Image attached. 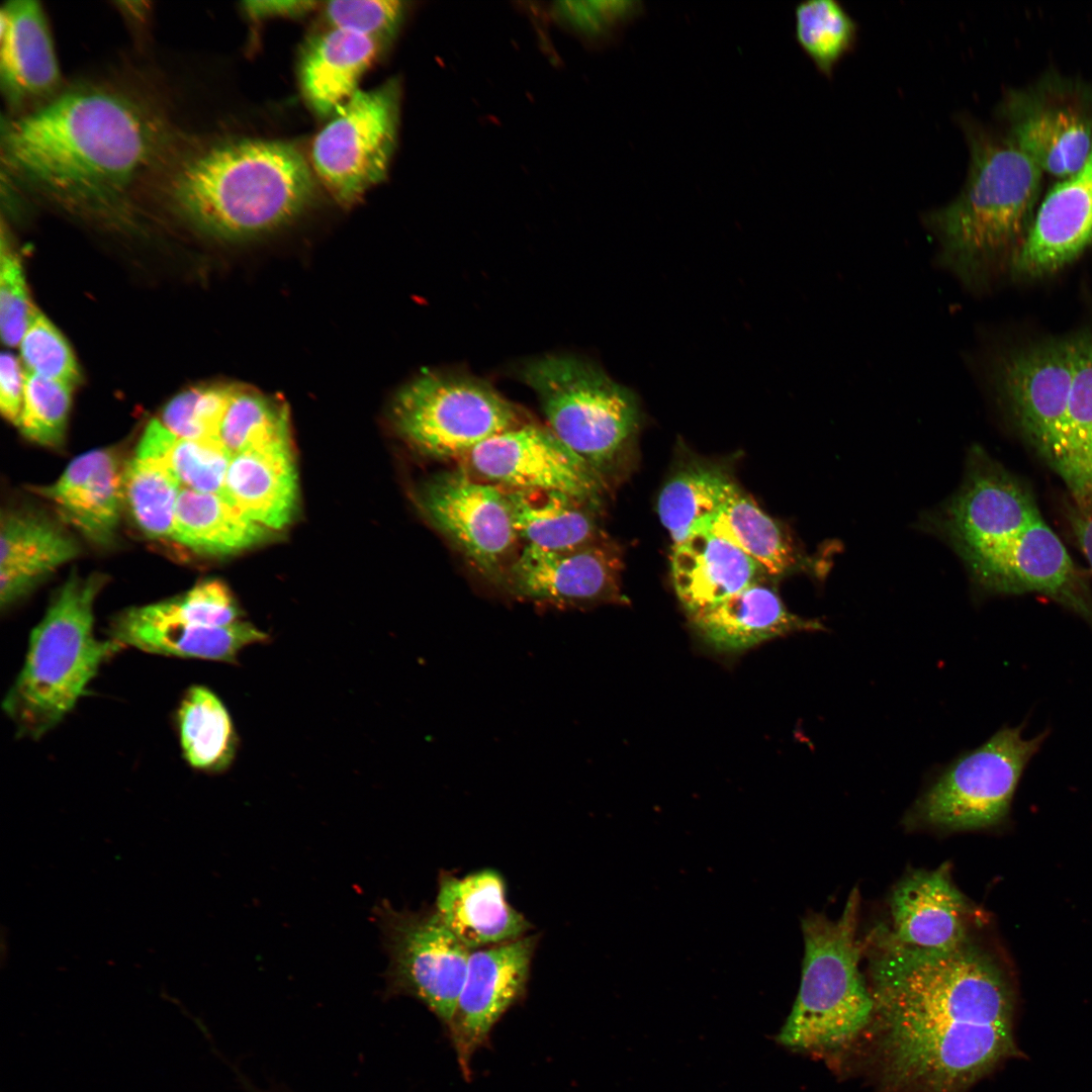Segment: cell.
<instances>
[{
    "label": "cell",
    "instance_id": "14",
    "mask_svg": "<svg viewBox=\"0 0 1092 1092\" xmlns=\"http://www.w3.org/2000/svg\"><path fill=\"white\" fill-rule=\"evenodd\" d=\"M1040 518L1029 487L977 447L960 491L929 526L973 570Z\"/></svg>",
    "mask_w": 1092,
    "mask_h": 1092
},
{
    "label": "cell",
    "instance_id": "40",
    "mask_svg": "<svg viewBox=\"0 0 1092 1092\" xmlns=\"http://www.w3.org/2000/svg\"><path fill=\"white\" fill-rule=\"evenodd\" d=\"M136 608L150 619L206 627L231 625L242 621L243 615L230 588L218 579L204 580L182 595Z\"/></svg>",
    "mask_w": 1092,
    "mask_h": 1092
},
{
    "label": "cell",
    "instance_id": "21",
    "mask_svg": "<svg viewBox=\"0 0 1092 1092\" xmlns=\"http://www.w3.org/2000/svg\"><path fill=\"white\" fill-rule=\"evenodd\" d=\"M688 617L698 640L712 652L726 656L793 633L825 629L819 620L791 613L763 580Z\"/></svg>",
    "mask_w": 1092,
    "mask_h": 1092
},
{
    "label": "cell",
    "instance_id": "2",
    "mask_svg": "<svg viewBox=\"0 0 1092 1092\" xmlns=\"http://www.w3.org/2000/svg\"><path fill=\"white\" fill-rule=\"evenodd\" d=\"M9 167L69 205L117 200L159 143L154 120L135 103L99 89L69 91L11 122L3 138Z\"/></svg>",
    "mask_w": 1092,
    "mask_h": 1092
},
{
    "label": "cell",
    "instance_id": "25",
    "mask_svg": "<svg viewBox=\"0 0 1092 1092\" xmlns=\"http://www.w3.org/2000/svg\"><path fill=\"white\" fill-rule=\"evenodd\" d=\"M220 494L250 519L273 532L289 525L298 505V477L291 439H281L234 455Z\"/></svg>",
    "mask_w": 1092,
    "mask_h": 1092
},
{
    "label": "cell",
    "instance_id": "13",
    "mask_svg": "<svg viewBox=\"0 0 1092 1092\" xmlns=\"http://www.w3.org/2000/svg\"><path fill=\"white\" fill-rule=\"evenodd\" d=\"M377 916L389 958L388 993L418 999L448 1025L471 950L443 924L433 907L395 910L385 902Z\"/></svg>",
    "mask_w": 1092,
    "mask_h": 1092
},
{
    "label": "cell",
    "instance_id": "3",
    "mask_svg": "<svg viewBox=\"0 0 1092 1092\" xmlns=\"http://www.w3.org/2000/svg\"><path fill=\"white\" fill-rule=\"evenodd\" d=\"M970 167L964 188L925 223L942 266L978 287L1023 244L1032 223L1041 169L1007 138L969 127Z\"/></svg>",
    "mask_w": 1092,
    "mask_h": 1092
},
{
    "label": "cell",
    "instance_id": "46",
    "mask_svg": "<svg viewBox=\"0 0 1092 1092\" xmlns=\"http://www.w3.org/2000/svg\"><path fill=\"white\" fill-rule=\"evenodd\" d=\"M641 9L633 1H586L559 3L557 11L576 29L598 36L622 26Z\"/></svg>",
    "mask_w": 1092,
    "mask_h": 1092
},
{
    "label": "cell",
    "instance_id": "6",
    "mask_svg": "<svg viewBox=\"0 0 1092 1092\" xmlns=\"http://www.w3.org/2000/svg\"><path fill=\"white\" fill-rule=\"evenodd\" d=\"M104 577L72 573L32 629L25 659L2 708L19 737L38 740L74 709L101 666L124 647L94 633Z\"/></svg>",
    "mask_w": 1092,
    "mask_h": 1092
},
{
    "label": "cell",
    "instance_id": "20",
    "mask_svg": "<svg viewBox=\"0 0 1092 1092\" xmlns=\"http://www.w3.org/2000/svg\"><path fill=\"white\" fill-rule=\"evenodd\" d=\"M893 929L898 942L946 951L970 939V908L950 877L947 863L906 875L890 896Z\"/></svg>",
    "mask_w": 1092,
    "mask_h": 1092
},
{
    "label": "cell",
    "instance_id": "49",
    "mask_svg": "<svg viewBox=\"0 0 1092 1092\" xmlns=\"http://www.w3.org/2000/svg\"><path fill=\"white\" fill-rule=\"evenodd\" d=\"M1068 519L1077 543L1092 570V511L1081 512L1071 506L1068 509Z\"/></svg>",
    "mask_w": 1092,
    "mask_h": 1092
},
{
    "label": "cell",
    "instance_id": "38",
    "mask_svg": "<svg viewBox=\"0 0 1092 1092\" xmlns=\"http://www.w3.org/2000/svg\"><path fill=\"white\" fill-rule=\"evenodd\" d=\"M285 438H290L286 405L254 389L233 385L218 434L232 457Z\"/></svg>",
    "mask_w": 1092,
    "mask_h": 1092
},
{
    "label": "cell",
    "instance_id": "11",
    "mask_svg": "<svg viewBox=\"0 0 1092 1092\" xmlns=\"http://www.w3.org/2000/svg\"><path fill=\"white\" fill-rule=\"evenodd\" d=\"M1076 345V334L1043 340L1008 352L994 369L996 388L1014 426L1062 480Z\"/></svg>",
    "mask_w": 1092,
    "mask_h": 1092
},
{
    "label": "cell",
    "instance_id": "48",
    "mask_svg": "<svg viewBox=\"0 0 1092 1092\" xmlns=\"http://www.w3.org/2000/svg\"><path fill=\"white\" fill-rule=\"evenodd\" d=\"M318 3L315 1H247L244 2V10L249 16L256 19L284 16H300L308 13Z\"/></svg>",
    "mask_w": 1092,
    "mask_h": 1092
},
{
    "label": "cell",
    "instance_id": "19",
    "mask_svg": "<svg viewBox=\"0 0 1092 1092\" xmlns=\"http://www.w3.org/2000/svg\"><path fill=\"white\" fill-rule=\"evenodd\" d=\"M1092 246V149L1084 165L1045 195L1028 234L1010 261L1013 275L1053 274Z\"/></svg>",
    "mask_w": 1092,
    "mask_h": 1092
},
{
    "label": "cell",
    "instance_id": "27",
    "mask_svg": "<svg viewBox=\"0 0 1092 1092\" xmlns=\"http://www.w3.org/2000/svg\"><path fill=\"white\" fill-rule=\"evenodd\" d=\"M0 607L9 609L46 576L79 553L76 541L47 518L32 513L2 515Z\"/></svg>",
    "mask_w": 1092,
    "mask_h": 1092
},
{
    "label": "cell",
    "instance_id": "15",
    "mask_svg": "<svg viewBox=\"0 0 1092 1092\" xmlns=\"http://www.w3.org/2000/svg\"><path fill=\"white\" fill-rule=\"evenodd\" d=\"M1008 135L1040 169L1060 178L1077 172L1092 149V88L1048 77L1010 91L1001 105Z\"/></svg>",
    "mask_w": 1092,
    "mask_h": 1092
},
{
    "label": "cell",
    "instance_id": "1",
    "mask_svg": "<svg viewBox=\"0 0 1092 1092\" xmlns=\"http://www.w3.org/2000/svg\"><path fill=\"white\" fill-rule=\"evenodd\" d=\"M875 940L873 1020L850 1067L874 1092H968L1016 1053L1012 988L984 948L922 949L887 931Z\"/></svg>",
    "mask_w": 1092,
    "mask_h": 1092
},
{
    "label": "cell",
    "instance_id": "37",
    "mask_svg": "<svg viewBox=\"0 0 1092 1092\" xmlns=\"http://www.w3.org/2000/svg\"><path fill=\"white\" fill-rule=\"evenodd\" d=\"M181 485L155 460L134 456L122 470V492L139 529L152 539H171Z\"/></svg>",
    "mask_w": 1092,
    "mask_h": 1092
},
{
    "label": "cell",
    "instance_id": "9",
    "mask_svg": "<svg viewBox=\"0 0 1092 1092\" xmlns=\"http://www.w3.org/2000/svg\"><path fill=\"white\" fill-rule=\"evenodd\" d=\"M1046 737H1025L1005 727L980 747L961 755L921 795L912 817L947 830H973L1000 823L1008 814L1020 777Z\"/></svg>",
    "mask_w": 1092,
    "mask_h": 1092
},
{
    "label": "cell",
    "instance_id": "28",
    "mask_svg": "<svg viewBox=\"0 0 1092 1092\" xmlns=\"http://www.w3.org/2000/svg\"><path fill=\"white\" fill-rule=\"evenodd\" d=\"M0 23V75L7 95L23 101L52 93L60 71L39 4L9 1L1 8Z\"/></svg>",
    "mask_w": 1092,
    "mask_h": 1092
},
{
    "label": "cell",
    "instance_id": "47",
    "mask_svg": "<svg viewBox=\"0 0 1092 1092\" xmlns=\"http://www.w3.org/2000/svg\"><path fill=\"white\" fill-rule=\"evenodd\" d=\"M25 371L19 360L10 352L0 358V410L3 417L18 425L23 405Z\"/></svg>",
    "mask_w": 1092,
    "mask_h": 1092
},
{
    "label": "cell",
    "instance_id": "5",
    "mask_svg": "<svg viewBox=\"0 0 1092 1092\" xmlns=\"http://www.w3.org/2000/svg\"><path fill=\"white\" fill-rule=\"evenodd\" d=\"M859 892L853 889L841 915L809 913L801 921L804 959L799 992L777 1035L786 1049L822 1060L844 1075L856 1057L874 1014L859 970Z\"/></svg>",
    "mask_w": 1092,
    "mask_h": 1092
},
{
    "label": "cell",
    "instance_id": "34",
    "mask_svg": "<svg viewBox=\"0 0 1092 1092\" xmlns=\"http://www.w3.org/2000/svg\"><path fill=\"white\" fill-rule=\"evenodd\" d=\"M176 722L182 753L191 767L220 774L232 765L238 735L226 707L210 689L200 685L187 689Z\"/></svg>",
    "mask_w": 1092,
    "mask_h": 1092
},
{
    "label": "cell",
    "instance_id": "31",
    "mask_svg": "<svg viewBox=\"0 0 1092 1092\" xmlns=\"http://www.w3.org/2000/svg\"><path fill=\"white\" fill-rule=\"evenodd\" d=\"M272 533L219 493L181 488L171 539L195 553L234 554L266 541Z\"/></svg>",
    "mask_w": 1092,
    "mask_h": 1092
},
{
    "label": "cell",
    "instance_id": "18",
    "mask_svg": "<svg viewBox=\"0 0 1092 1092\" xmlns=\"http://www.w3.org/2000/svg\"><path fill=\"white\" fill-rule=\"evenodd\" d=\"M539 935L470 951L464 984L447 1025L463 1076L493 1025L526 994Z\"/></svg>",
    "mask_w": 1092,
    "mask_h": 1092
},
{
    "label": "cell",
    "instance_id": "8",
    "mask_svg": "<svg viewBox=\"0 0 1092 1092\" xmlns=\"http://www.w3.org/2000/svg\"><path fill=\"white\" fill-rule=\"evenodd\" d=\"M398 434L420 454L465 457L483 441L524 422L518 407L487 382L459 373L424 372L392 403Z\"/></svg>",
    "mask_w": 1092,
    "mask_h": 1092
},
{
    "label": "cell",
    "instance_id": "7",
    "mask_svg": "<svg viewBox=\"0 0 1092 1092\" xmlns=\"http://www.w3.org/2000/svg\"><path fill=\"white\" fill-rule=\"evenodd\" d=\"M520 377L538 395L548 428L608 485L626 470L641 422L632 390L566 355L531 360Z\"/></svg>",
    "mask_w": 1092,
    "mask_h": 1092
},
{
    "label": "cell",
    "instance_id": "41",
    "mask_svg": "<svg viewBox=\"0 0 1092 1092\" xmlns=\"http://www.w3.org/2000/svg\"><path fill=\"white\" fill-rule=\"evenodd\" d=\"M73 386L25 371L23 405L17 425L25 438L47 447L63 443Z\"/></svg>",
    "mask_w": 1092,
    "mask_h": 1092
},
{
    "label": "cell",
    "instance_id": "44",
    "mask_svg": "<svg viewBox=\"0 0 1092 1092\" xmlns=\"http://www.w3.org/2000/svg\"><path fill=\"white\" fill-rule=\"evenodd\" d=\"M397 0H336L325 3L331 27L353 31L385 46L395 36L405 12Z\"/></svg>",
    "mask_w": 1092,
    "mask_h": 1092
},
{
    "label": "cell",
    "instance_id": "39",
    "mask_svg": "<svg viewBox=\"0 0 1092 1092\" xmlns=\"http://www.w3.org/2000/svg\"><path fill=\"white\" fill-rule=\"evenodd\" d=\"M795 35L816 67L830 74L851 48L856 24L835 0H808L795 9Z\"/></svg>",
    "mask_w": 1092,
    "mask_h": 1092
},
{
    "label": "cell",
    "instance_id": "24",
    "mask_svg": "<svg viewBox=\"0 0 1092 1092\" xmlns=\"http://www.w3.org/2000/svg\"><path fill=\"white\" fill-rule=\"evenodd\" d=\"M764 577V571L750 557L707 527L672 546V585L688 615L714 606Z\"/></svg>",
    "mask_w": 1092,
    "mask_h": 1092
},
{
    "label": "cell",
    "instance_id": "26",
    "mask_svg": "<svg viewBox=\"0 0 1092 1092\" xmlns=\"http://www.w3.org/2000/svg\"><path fill=\"white\" fill-rule=\"evenodd\" d=\"M108 638L123 647L182 658L237 664L240 652L253 644H265L270 636L250 622L206 627L150 619L129 608L110 622Z\"/></svg>",
    "mask_w": 1092,
    "mask_h": 1092
},
{
    "label": "cell",
    "instance_id": "36",
    "mask_svg": "<svg viewBox=\"0 0 1092 1092\" xmlns=\"http://www.w3.org/2000/svg\"><path fill=\"white\" fill-rule=\"evenodd\" d=\"M135 456L163 464L182 488L219 494L232 460L220 441L178 437L156 419L146 427Z\"/></svg>",
    "mask_w": 1092,
    "mask_h": 1092
},
{
    "label": "cell",
    "instance_id": "16",
    "mask_svg": "<svg viewBox=\"0 0 1092 1092\" xmlns=\"http://www.w3.org/2000/svg\"><path fill=\"white\" fill-rule=\"evenodd\" d=\"M621 549L608 537L569 551L531 545L510 564L500 587L517 600L555 609L629 603L622 592Z\"/></svg>",
    "mask_w": 1092,
    "mask_h": 1092
},
{
    "label": "cell",
    "instance_id": "4",
    "mask_svg": "<svg viewBox=\"0 0 1092 1092\" xmlns=\"http://www.w3.org/2000/svg\"><path fill=\"white\" fill-rule=\"evenodd\" d=\"M173 194L203 230L243 239L298 215L313 199L315 181L290 143L241 139L209 147L188 161L175 177Z\"/></svg>",
    "mask_w": 1092,
    "mask_h": 1092
},
{
    "label": "cell",
    "instance_id": "22",
    "mask_svg": "<svg viewBox=\"0 0 1092 1092\" xmlns=\"http://www.w3.org/2000/svg\"><path fill=\"white\" fill-rule=\"evenodd\" d=\"M443 924L470 950L529 934L533 925L507 899L500 873L482 869L462 877L442 872L433 905Z\"/></svg>",
    "mask_w": 1092,
    "mask_h": 1092
},
{
    "label": "cell",
    "instance_id": "29",
    "mask_svg": "<svg viewBox=\"0 0 1092 1092\" xmlns=\"http://www.w3.org/2000/svg\"><path fill=\"white\" fill-rule=\"evenodd\" d=\"M383 47L368 36L334 27L309 38L298 71L308 106L318 116L334 115L359 90V80Z\"/></svg>",
    "mask_w": 1092,
    "mask_h": 1092
},
{
    "label": "cell",
    "instance_id": "35",
    "mask_svg": "<svg viewBox=\"0 0 1092 1092\" xmlns=\"http://www.w3.org/2000/svg\"><path fill=\"white\" fill-rule=\"evenodd\" d=\"M1076 355L1066 413L1063 480L1081 512L1092 511V329L1077 333Z\"/></svg>",
    "mask_w": 1092,
    "mask_h": 1092
},
{
    "label": "cell",
    "instance_id": "23",
    "mask_svg": "<svg viewBox=\"0 0 1092 1092\" xmlns=\"http://www.w3.org/2000/svg\"><path fill=\"white\" fill-rule=\"evenodd\" d=\"M36 491L86 539L101 546L112 542L123 492L122 471L111 451L96 449L79 455L56 482Z\"/></svg>",
    "mask_w": 1092,
    "mask_h": 1092
},
{
    "label": "cell",
    "instance_id": "32",
    "mask_svg": "<svg viewBox=\"0 0 1092 1092\" xmlns=\"http://www.w3.org/2000/svg\"><path fill=\"white\" fill-rule=\"evenodd\" d=\"M739 490L728 471L718 465L693 461L677 469L657 500L658 516L672 546L704 527Z\"/></svg>",
    "mask_w": 1092,
    "mask_h": 1092
},
{
    "label": "cell",
    "instance_id": "33",
    "mask_svg": "<svg viewBox=\"0 0 1092 1092\" xmlns=\"http://www.w3.org/2000/svg\"><path fill=\"white\" fill-rule=\"evenodd\" d=\"M704 527L730 540L768 577L816 566L795 547L782 526L741 490Z\"/></svg>",
    "mask_w": 1092,
    "mask_h": 1092
},
{
    "label": "cell",
    "instance_id": "17",
    "mask_svg": "<svg viewBox=\"0 0 1092 1092\" xmlns=\"http://www.w3.org/2000/svg\"><path fill=\"white\" fill-rule=\"evenodd\" d=\"M471 471L508 489H549L601 507L608 484L548 427L524 423L476 446Z\"/></svg>",
    "mask_w": 1092,
    "mask_h": 1092
},
{
    "label": "cell",
    "instance_id": "43",
    "mask_svg": "<svg viewBox=\"0 0 1092 1092\" xmlns=\"http://www.w3.org/2000/svg\"><path fill=\"white\" fill-rule=\"evenodd\" d=\"M19 347L25 371L72 385L80 380L78 363L69 343L35 306Z\"/></svg>",
    "mask_w": 1092,
    "mask_h": 1092
},
{
    "label": "cell",
    "instance_id": "30",
    "mask_svg": "<svg viewBox=\"0 0 1092 1092\" xmlns=\"http://www.w3.org/2000/svg\"><path fill=\"white\" fill-rule=\"evenodd\" d=\"M519 539L549 551H569L607 535L599 524L600 507L549 489H506Z\"/></svg>",
    "mask_w": 1092,
    "mask_h": 1092
},
{
    "label": "cell",
    "instance_id": "45",
    "mask_svg": "<svg viewBox=\"0 0 1092 1092\" xmlns=\"http://www.w3.org/2000/svg\"><path fill=\"white\" fill-rule=\"evenodd\" d=\"M33 305L20 258L2 235L0 259V331L3 343L19 346Z\"/></svg>",
    "mask_w": 1092,
    "mask_h": 1092
},
{
    "label": "cell",
    "instance_id": "10",
    "mask_svg": "<svg viewBox=\"0 0 1092 1092\" xmlns=\"http://www.w3.org/2000/svg\"><path fill=\"white\" fill-rule=\"evenodd\" d=\"M399 101L396 80L358 90L316 134L314 171L342 204L356 202L386 177L396 146Z\"/></svg>",
    "mask_w": 1092,
    "mask_h": 1092
},
{
    "label": "cell",
    "instance_id": "12",
    "mask_svg": "<svg viewBox=\"0 0 1092 1092\" xmlns=\"http://www.w3.org/2000/svg\"><path fill=\"white\" fill-rule=\"evenodd\" d=\"M414 500L427 522L500 587L519 539L506 489L458 469L422 481Z\"/></svg>",
    "mask_w": 1092,
    "mask_h": 1092
},
{
    "label": "cell",
    "instance_id": "42",
    "mask_svg": "<svg viewBox=\"0 0 1092 1092\" xmlns=\"http://www.w3.org/2000/svg\"><path fill=\"white\" fill-rule=\"evenodd\" d=\"M233 385L193 387L174 396L163 408L161 423L178 437L218 440Z\"/></svg>",
    "mask_w": 1092,
    "mask_h": 1092
}]
</instances>
